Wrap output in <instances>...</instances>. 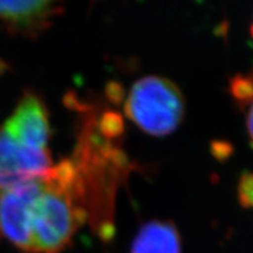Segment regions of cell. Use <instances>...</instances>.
Returning a JSON list of instances; mask_svg holds the SVG:
<instances>
[{
  "mask_svg": "<svg viewBox=\"0 0 253 253\" xmlns=\"http://www.w3.org/2000/svg\"><path fill=\"white\" fill-rule=\"evenodd\" d=\"M131 253H182L181 237L170 220H150L143 224L132 240Z\"/></svg>",
  "mask_w": 253,
  "mask_h": 253,
  "instance_id": "obj_7",
  "label": "cell"
},
{
  "mask_svg": "<svg viewBox=\"0 0 253 253\" xmlns=\"http://www.w3.org/2000/svg\"><path fill=\"white\" fill-rule=\"evenodd\" d=\"M237 194L243 208L253 209V172H245L240 176Z\"/></svg>",
  "mask_w": 253,
  "mask_h": 253,
  "instance_id": "obj_9",
  "label": "cell"
},
{
  "mask_svg": "<svg viewBox=\"0 0 253 253\" xmlns=\"http://www.w3.org/2000/svg\"><path fill=\"white\" fill-rule=\"evenodd\" d=\"M63 12L55 1H0V21L8 32L34 38Z\"/></svg>",
  "mask_w": 253,
  "mask_h": 253,
  "instance_id": "obj_6",
  "label": "cell"
},
{
  "mask_svg": "<svg viewBox=\"0 0 253 253\" xmlns=\"http://www.w3.org/2000/svg\"><path fill=\"white\" fill-rule=\"evenodd\" d=\"M248 109V114H246V129H248L250 138L253 142V102L250 104Z\"/></svg>",
  "mask_w": 253,
  "mask_h": 253,
  "instance_id": "obj_11",
  "label": "cell"
},
{
  "mask_svg": "<svg viewBox=\"0 0 253 253\" xmlns=\"http://www.w3.org/2000/svg\"><path fill=\"white\" fill-rule=\"evenodd\" d=\"M43 191L32 211V239L36 253H61L84 223V209L77 196L43 179Z\"/></svg>",
  "mask_w": 253,
  "mask_h": 253,
  "instance_id": "obj_2",
  "label": "cell"
},
{
  "mask_svg": "<svg viewBox=\"0 0 253 253\" xmlns=\"http://www.w3.org/2000/svg\"><path fill=\"white\" fill-rule=\"evenodd\" d=\"M43 186V179H36L0 190V239L7 240L23 253H36L32 239V211Z\"/></svg>",
  "mask_w": 253,
  "mask_h": 253,
  "instance_id": "obj_3",
  "label": "cell"
},
{
  "mask_svg": "<svg viewBox=\"0 0 253 253\" xmlns=\"http://www.w3.org/2000/svg\"><path fill=\"white\" fill-rule=\"evenodd\" d=\"M50 169L52 157L48 149L26 147L0 128V190L43 179Z\"/></svg>",
  "mask_w": 253,
  "mask_h": 253,
  "instance_id": "obj_4",
  "label": "cell"
},
{
  "mask_svg": "<svg viewBox=\"0 0 253 253\" xmlns=\"http://www.w3.org/2000/svg\"><path fill=\"white\" fill-rule=\"evenodd\" d=\"M229 90L237 106L243 110L248 109L253 102V69L231 79Z\"/></svg>",
  "mask_w": 253,
  "mask_h": 253,
  "instance_id": "obj_8",
  "label": "cell"
},
{
  "mask_svg": "<svg viewBox=\"0 0 253 253\" xmlns=\"http://www.w3.org/2000/svg\"><path fill=\"white\" fill-rule=\"evenodd\" d=\"M250 31H251V36L253 37V21H252V24H251V27H250Z\"/></svg>",
  "mask_w": 253,
  "mask_h": 253,
  "instance_id": "obj_12",
  "label": "cell"
},
{
  "mask_svg": "<svg viewBox=\"0 0 253 253\" xmlns=\"http://www.w3.org/2000/svg\"><path fill=\"white\" fill-rule=\"evenodd\" d=\"M4 130L19 143L34 149H47L50 123L45 101L36 91H25L4 126Z\"/></svg>",
  "mask_w": 253,
  "mask_h": 253,
  "instance_id": "obj_5",
  "label": "cell"
},
{
  "mask_svg": "<svg viewBox=\"0 0 253 253\" xmlns=\"http://www.w3.org/2000/svg\"><path fill=\"white\" fill-rule=\"evenodd\" d=\"M100 129L103 135L109 136V137L121 135L123 129L121 116L115 113H106L101 119Z\"/></svg>",
  "mask_w": 253,
  "mask_h": 253,
  "instance_id": "obj_10",
  "label": "cell"
},
{
  "mask_svg": "<svg viewBox=\"0 0 253 253\" xmlns=\"http://www.w3.org/2000/svg\"><path fill=\"white\" fill-rule=\"evenodd\" d=\"M126 118L153 136H167L178 128L184 118L185 101L175 82L148 75L132 84L126 99Z\"/></svg>",
  "mask_w": 253,
  "mask_h": 253,
  "instance_id": "obj_1",
  "label": "cell"
}]
</instances>
